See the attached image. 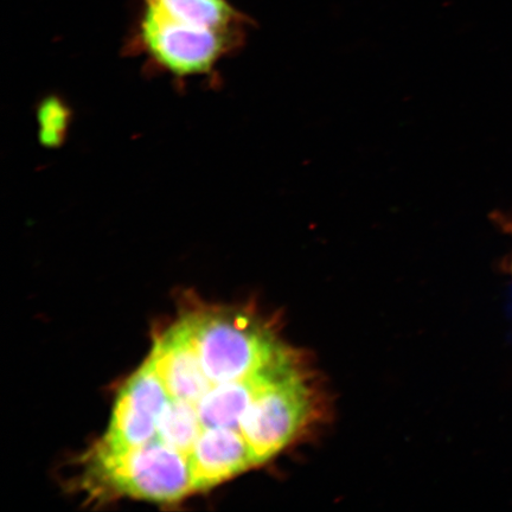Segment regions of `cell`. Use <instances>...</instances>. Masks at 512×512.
<instances>
[{
  "label": "cell",
  "mask_w": 512,
  "mask_h": 512,
  "mask_svg": "<svg viewBox=\"0 0 512 512\" xmlns=\"http://www.w3.org/2000/svg\"><path fill=\"white\" fill-rule=\"evenodd\" d=\"M287 348L256 313L184 312L120 389L89 475L115 495L176 503L252 469L248 421L296 366Z\"/></svg>",
  "instance_id": "6da1fadb"
},
{
  "label": "cell",
  "mask_w": 512,
  "mask_h": 512,
  "mask_svg": "<svg viewBox=\"0 0 512 512\" xmlns=\"http://www.w3.org/2000/svg\"><path fill=\"white\" fill-rule=\"evenodd\" d=\"M247 34L197 27L137 4L124 51L143 57L153 72L181 83L196 78L216 79L219 64L243 47Z\"/></svg>",
  "instance_id": "7a4b0ae2"
},
{
  "label": "cell",
  "mask_w": 512,
  "mask_h": 512,
  "mask_svg": "<svg viewBox=\"0 0 512 512\" xmlns=\"http://www.w3.org/2000/svg\"><path fill=\"white\" fill-rule=\"evenodd\" d=\"M317 402L316 388L304 362L260 395L247 427L255 466L278 456L299 437L315 419Z\"/></svg>",
  "instance_id": "3957f363"
},
{
  "label": "cell",
  "mask_w": 512,
  "mask_h": 512,
  "mask_svg": "<svg viewBox=\"0 0 512 512\" xmlns=\"http://www.w3.org/2000/svg\"><path fill=\"white\" fill-rule=\"evenodd\" d=\"M38 140L48 149L66 142L72 111L59 96L49 95L37 107Z\"/></svg>",
  "instance_id": "277c9868"
},
{
  "label": "cell",
  "mask_w": 512,
  "mask_h": 512,
  "mask_svg": "<svg viewBox=\"0 0 512 512\" xmlns=\"http://www.w3.org/2000/svg\"><path fill=\"white\" fill-rule=\"evenodd\" d=\"M499 227L503 228L512 238V215L501 214L495 217Z\"/></svg>",
  "instance_id": "5b68a950"
},
{
  "label": "cell",
  "mask_w": 512,
  "mask_h": 512,
  "mask_svg": "<svg viewBox=\"0 0 512 512\" xmlns=\"http://www.w3.org/2000/svg\"><path fill=\"white\" fill-rule=\"evenodd\" d=\"M512 239V238H511ZM509 268H510V274H511V277H512V253H511V256H510V264H509Z\"/></svg>",
  "instance_id": "8992f818"
}]
</instances>
